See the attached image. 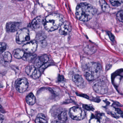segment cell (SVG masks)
<instances>
[{
  "label": "cell",
  "instance_id": "24",
  "mask_svg": "<svg viewBox=\"0 0 123 123\" xmlns=\"http://www.w3.org/2000/svg\"><path fill=\"white\" fill-rule=\"evenodd\" d=\"M111 3L115 6H118L121 5L123 2L122 0H111Z\"/></svg>",
  "mask_w": 123,
  "mask_h": 123
},
{
  "label": "cell",
  "instance_id": "11",
  "mask_svg": "<svg viewBox=\"0 0 123 123\" xmlns=\"http://www.w3.org/2000/svg\"><path fill=\"white\" fill-rule=\"evenodd\" d=\"M72 30V27L71 25L68 22H64L63 24L60 26L59 32L62 35H66L70 33Z\"/></svg>",
  "mask_w": 123,
  "mask_h": 123
},
{
  "label": "cell",
  "instance_id": "7",
  "mask_svg": "<svg viewBox=\"0 0 123 123\" xmlns=\"http://www.w3.org/2000/svg\"><path fill=\"white\" fill-rule=\"evenodd\" d=\"M16 89L20 93H24L26 91L29 86V83L26 79L20 78L16 80L15 82Z\"/></svg>",
  "mask_w": 123,
  "mask_h": 123
},
{
  "label": "cell",
  "instance_id": "2",
  "mask_svg": "<svg viewBox=\"0 0 123 123\" xmlns=\"http://www.w3.org/2000/svg\"><path fill=\"white\" fill-rule=\"evenodd\" d=\"M63 22V18L61 15L53 13L44 19L43 25L47 31L52 32L57 29Z\"/></svg>",
  "mask_w": 123,
  "mask_h": 123
},
{
  "label": "cell",
  "instance_id": "1",
  "mask_svg": "<svg viewBox=\"0 0 123 123\" xmlns=\"http://www.w3.org/2000/svg\"><path fill=\"white\" fill-rule=\"evenodd\" d=\"M95 13L94 7L89 4L81 3L76 8V15L77 18L82 21H88L93 17Z\"/></svg>",
  "mask_w": 123,
  "mask_h": 123
},
{
  "label": "cell",
  "instance_id": "25",
  "mask_svg": "<svg viewBox=\"0 0 123 123\" xmlns=\"http://www.w3.org/2000/svg\"><path fill=\"white\" fill-rule=\"evenodd\" d=\"M6 45L5 43H0V54L3 53L6 49Z\"/></svg>",
  "mask_w": 123,
  "mask_h": 123
},
{
  "label": "cell",
  "instance_id": "22",
  "mask_svg": "<svg viewBox=\"0 0 123 123\" xmlns=\"http://www.w3.org/2000/svg\"><path fill=\"white\" fill-rule=\"evenodd\" d=\"M58 119L60 121L64 122L66 121L67 119V116L66 113L65 111L61 112L58 115Z\"/></svg>",
  "mask_w": 123,
  "mask_h": 123
},
{
  "label": "cell",
  "instance_id": "10",
  "mask_svg": "<svg viewBox=\"0 0 123 123\" xmlns=\"http://www.w3.org/2000/svg\"><path fill=\"white\" fill-rule=\"evenodd\" d=\"M49 60V57L47 55H43L40 56L36 58L34 63V66L37 68H39L47 63Z\"/></svg>",
  "mask_w": 123,
  "mask_h": 123
},
{
  "label": "cell",
  "instance_id": "14",
  "mask_svg": "<svg viewBox=\"0 0 123 123\" xmlns=\"http://www.w3.org/2000/svg\"><path fill=\"white\" fill-rule=\"evenodd\" d=\"M72 80L79 87H82L84 84V80L80 75L77 74L74 75L72 77Z\"/></svg>",
  "mask_w": 123,
  "mask_h": 123
},
{
  "label": "cell",
  "instance_id": "16",
  "mask_svg": "<svg viewBox=\"0 0 123 123\" xmlns=\"http://www.w3.org/2000/svg\"><path fill=\"white\" fill-rule=\"evenodd\" d=\"M1 55L2 60L4 63L8 64L11 63L12 57L11 55L9 52H4Z\"/></svg>",
  "mask_w": 123,
  "mask_h": 123
},
{
  "label": "cell",
  "instance_id": "3",
  "mask_svg": "<svg viewBox=\"0 0 123 123\" xmlns=\"http://www.w3.org/2000/svg\"><path fill=\"white\" fill-rule=\"evenodd\" d=\"M84 64L82 68L87 80L93 81L99 77L101 70L100 64L94 62H88Z\"/></svg>",
  "mask_w": 123,
  "mask_h": 123
},
{
  "label": "cell",
  "instance_id": "12",
  "mask_svg": "<svg viewBox=\"0 0 123 123\" xmlns=\"http://www.w3.org/2000/svg\"><path fill=\"white\" fill-rule=\"evenodd\" d=\"M19 22H7L6 25V29L8 32H14L17 31L20 27Z\"/></svg>",
  "mask_w": 123,
  "mask_h": 123
},
{
  "label": "cell",
  "instance_id": "31",
  "mask_svg": "<svg viewBox=\"0 0 123 123\" xmlns=\"http://www.w3.org/2000/svg\"><path fill=\"white\" fill-rule=\"evenodd\" d=\"M0 112H1L3 113H5V111H4V110L3 109V107H1L0 105Z\"/></svg>",
  "mask_w": 123,
  "mask_h": 123
},
{
  "label": "cell",
  "instance_id": "27",
  "mask_svg": "<svg viewBox=\"0 0 123 123\" xmlns=\"http://www.w3.org/2000/svg\"><path fill=\"white\" fill-rule=\"evenodd\" d=\"M89 123H100V122L97 118H92L90 120Z\"/></svg>",
  "mask_w": 123,
  "mask_h": 123
},
{
  "label": "cell",
  "instance_id": "13",
  "mask_svg": "<svg viewBox=\"0 0 123 123\" xmlns=\"http://www.w3.org/2000/svg\"><path fill=\"white\" fill-rule=\"evenodd\" d=\"M44 19L41 16L37 17L35 18L32 22L31 24V27L35 29H37L40 28L42 25H43Z\"/></svg>",
  "mask_w": 123,
  "mask_h": 123
},
{
  "label": "cell",
  "instance_id": "15",
  "mask_svg": "<svg viewBox=\"0 0 123 123\" xmlns=\"http://www.w3.org/2000/svg\"><path fill=\"white\" fill-rule=\"evenodd\" d=\"M25 53L23 50L21 49H16L13 52V55L14 57L17 59L22 58Z\"/></svg>",
  "mask_w": 123,
  "mask_h": 123
},
{
  "label": "cell",
  "instance_id": "9",
  "mask_svg": "<svg viewBox=\"0 0 123 123\" xmlns=\"http://www.w3.org/2000/svg\"><path fill=\"white\" fill-rule=\"evenodd\" d=\"M37 42L33 40L25 44L22 48L23 50L27 53H33L37 51Z\"/></svg>",
  "mask_w": 123,
  "mask_h": 123
},
{
  "label": "cell",
  "instance_id": "19",
  "mask_svg": "<svg viewBox=\"0 0 123 123\" xmlns=\"http://www.w3.org/2000/svg\"><path fill=\"white\" fill-rule=\"evenodd\" d=\"M100 2L103 11L105 12H110L111 9L109 5L105 1L101 0Z\"/></svg>",
  "mask_w": 123,
  "mask_h": 123
},
{
  "label": "cell",
  "instance_id": "26",
  "mask_svg": "<svg viewBox=\"0 0 123 123\" xmlns=\"http://www.w3.org/2000/svg\"><path fill=\"white\" fill-rule=\"evenodd\" d=\"M117 17L120 21L123 22V10L118 12L117 14Z\"/></svg>",
  "mask_w": 123,
  "mask_h": 123
},
{
  "label": "cell",
  "instance_id": "8",
  "mask_svg": "<svg viewBox=\"0 0 123 123\" xmlns=\"http://www.w3.org/2000/svg\"><path fill=\"white\" fill-rule=\"evenodd\" d=\"M26 73L32 78L36 79L39 78L41 73L38 69L35 68L33 65H29L25 69Z\"/></svg>",
  "mask_w": 123,
  "mask_h": 123
},
{
  "label": "cell",
  "instance_id": "4",
  "mask_svg": "<svg viewBox=\"0 0 123 123\" xmlns=\"http://www.w3.org/2000/svg\"><path fill=\"white\" fill-rule=\"evenodd\" d=\"M70 117L74 120H81L85 118V112L80 108L74 107L70 109L69 111Z\"/></svg>",
  "mask_w": 123,
  "mask_h": 123
},
{
  "label": "cell",
  "instance_id": "29",
  "mask_svg": "<svg viewBox=\"0 0 123 123\" xmlns=\"http://www.w3.org/2000/svg\"><path fill=\"white\" fill-rule=\"evenodd\" d=\"M84 107L85 109H86L87 110H92V108L91 107H90V106H88V105H84Z\"/></svg>",
  "mask_w": 123,
  "mask_h": 123
},
{
  "label": "cell",
  "instance_id": "32",
  "mask_svg": "<svg viewBox=\"0 0 123 123\" xmlns=\"http://www.w3.org/2000/svg\"><path fill=\"white\" fill-rule=\"evenodd\" d=\"M52 123H65L64 122H62L61 121H53Z\"/></svg>",
  "mask_w": 123,
  "mask_h": 123
},
{
  "label": "cell",
  "instance_id": "23",
  "mask_svg": "<svg viewBox=\"0 0 123 123\" xmlns=\"http://www.w3.org/2000/svg\"><path fill=\"white\" fill-rule=\"evenodd\" d=\"M37 40L39 41H42L44 40L46 38V35L44 33L41 32L40 33H38L37 36Z\"/></svg>",
  "mask_w": 123,
  "mask_h": 123
},
{
  "label": "cell",
  "instance_id": "20",
  "mask_svg": "<svg viewBox=\"0 0 123 123\" xmlns=\"http://www.w3.org/2000/svg\"><path fill=\"white\" fill-rule=\"evenodd\" d=\"M36 123H48L46 118L43 114H39L35 120Z\"/></svg>",
  "mask_w": 123,
  "mask_h": 123
},
{
  "label": "cell",
  "instance_id": "18",
  "mask_svg": "<svg viewBox=\"0 0 123 123\" xmlns=\"http://www.w3.org/2000/svg\"><path fill=\"white\" fill-rule=\"evenodd\" d=\"M37 55L33 53H25L22 59L25 61L30 62L36 58Z\"/></svg>",
  "mask_w": 123,
  "mask_h": 123
},
{
  "label": "cell",
  "instance_id": "21",
  "mask_svg": "<svg viewBox=\"0 0 123 123\" xmlns=\"http://www.w3.org/2000/svg\"><path fill=\"white\" fill-rule=\"evenodd\" d=\"M95 49L94 47L90 45H87L84 46V50L85 52L88 54H93L95 52Z\"/></svg>",
  "mask_w": 123,
  "mask_h": 123
},
{
  "label": "cell",
  "instance_id": "17",
  "mask_svg": "<svg viewBox=\"0 0 123 123\" xmlns=\"http://www.w3.org/2000/svg\"><path fill=\"white\" fill-rule=\"evenodd\" d=\"M26 100L27 103L29 105H33L36 102L35 97L32 93H30L27 96Z\"/></svg>",
  "mask_w": 123,
  "mask_h": 123
},
{
  "label": "cell",
  "instance_id": "6",
  "mask_svg": "<svg viewBox=\"0 0 123 123\" xmlns=\"http://www.w3.org/2000/svg\"><path fill=\"white\" fill-rule=\"evenodd\" d=\"M92 86L94 90L99 94H106L108 91V88L106 84L100 80H97L94 82Z\"/></svg>",
  "mask_w": 123,
  "mask_h": 123
},
{
  "label": "cell",
  "instance_id": "28",
  "mask_svg": "<svg viewBox=\"0 0 123 123\" xmlns=\"http://www.w3.org/2000/svg\"><path fill=\"white\" fill-rule=\"evenodd\" d=\"M108 34L111 41H114L115 40V37H114V36L110 32H108Z\"/></svg>",
  "mask_w": 123,
  "mask_h": 123
},
{
  "label": "cell",
  "instance_id": "30",
  "mask_svg": "<svg viewBox=\"0 0 123 123\" xmlns=\"http://www.w3.org/2000/svg\"><path fill=\"white\" fill-rule=\"evenodd\" d=\"M4 119V117L3 115L0 114V123H2Z\"/></svg>",
  "mask_w": 123,
  "mask_h": 123
},
{
  "label": "cell",
  "instance_id": "5",
  "mask_svg": "<svg viewBox=\"0 0 123 123\" xmlns=\"http://www.w3.org/2000/svg\"><path fill=\"white\" fill-rule=\"evenodd\" d=\"M30 39L29 31L27 29H21L17 32L16 42L18 44H22L26 41H29Z\"/></svg>",
  "mask_w": 123,
  "mask_h": 123
}]
</instances>
